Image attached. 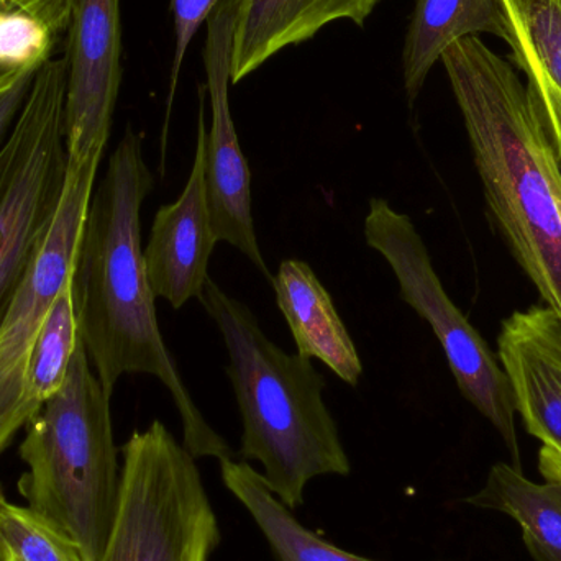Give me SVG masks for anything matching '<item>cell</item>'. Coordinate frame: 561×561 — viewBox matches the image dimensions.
Returning a JSON list of instances; mask_svg holds the SVG:
<instances>
[{"label":"cell","mask_w":561,"mask_h":561,"mask_svg":"<svg viewBox=\"0 0 561 561\" xmlns=\"http://www.w3.org/2000/svg\"><path fill=\"white\" fill-rule=\"evenodd\" d=\"M153 183L141 135L127 127L92 193L69 273L79 339L111 394L124 375L154 376L167 386L180 412L184 448L196 460L236 458L194 404L158 325L140 226Z\"/></svg>","instance_id":"obj_1"},{"label":"cell","mask_w":561,"mask_h":561,"mask_svg":"<svg viewBox=\"0 0 561 561\" xmlns=\"http://www.w3.org/2000/svg\"><path fill=\"white\" fill-rule=\"evenodd\" d=\"M483 184L516 262L561 320V161L514 65L480 36L440 58Z\"/></svg>","instance_id":"obj_2"},{"label":"cell","mask_w":561,"mask_h":561,"mask_svg":"<svg viewBox=\"0 0 561 561\" xmlns=\"http://www.w3.org/2000/svg\"><path fill=\"white\" fill-rule=\"evenodd\" d=\"M222 333L242 415L240 457L262 465L270 490L299 510L307 484L348 477V455L323 401L325 381L309 358L289 355L263 333L255 313L207 278L199 297Z\"/></svg>","instance_id":"obj_3"},{"label":"cell","mask_w":561,"mask_h":561,"mask_svg":"<svg viewBox=\"0 0 561 561\" xmlns=\"http://www.w3.org/2000/svg\"><path fill=\"white\" fill-rule=\"evenodd\" d=\"M111 392L79 343L65 386L30 419L16 483L26 507L68 537L84 561H102L121 504Z\"/></svg>","instance_id":"obj_4"},{"label":"cell","mask_w":561,"mask_h":561,"mask_svg":"<svg viewBox=\"0 0 561 561\" xmlns=\"http://www.w3.org/2000/svg\"><path fill=\"white\" fill-rule=\"evenodd\" d=\"M121 504L102 561H210L220 527L196 458L163 422L130 435Z\"/></svg>","instance_id":"obj_5"},{"label":"cell","mask_w":561,"mask_h":561,"mask_svg":"<svg viewBox=\"0 0 561 561\" xmlns=\"http://www.w3.org/2000/svg\"><path fill=\"white\" fill-rule=\"evenodd\" d=\"M66 56L33 76L28 95L0 145V323L42 252L68 176Z\"/></svg>","instance_id":"obj_6"},{"label":"cell","mask_w":561,"mask_h":561,"mask_svg":"<svg viewBox=\"0 0 561 561\" xmlns=\"http://www.w3.org/2000/svg\"><path fill=\"white\" fill-rule=\"evenodd\" d=\"M365 240L391 266L399 296L434 330L463 398L496 428L520 468L516 409L506 373L483 336L450 299L427 247L411 217L373 197L365 219Z\"/></svg>","instance_id":"obj_7"},{"label":"cell","mask_w":561,"mask_h":561,"mask_svg":"<svg viewBox=\"0 0 561 561\" xmlns=\"http://www.w3.org/2000/svg\"><path fill=\"white\" fill-rule=\"evenodd\" d=\"M98 170V163L68 168L51 232L0 323V455L32 419L23 394L30 350L53 300L68 284Z\"/></svg>","instance_id":"obj_8"},{"label":"cell","mask_w":561,"mask_h":561,"mask_svg":"<svg viewBox=\"0 0 561 561\" xmlns=\"http://www.w3.org/2000/svg\"><path fill=\"white\" fill-rule=\"evenodd\" d=\"M239 7L240 0H222L207 19L203 59L213 108V124L206 138L207 203L217 242L236 247L273 280L253 222L252 173L230 112V56Z\"/></svg>","instance_id":"obj_9"},{"label":"cell","mask_w":561,"mask_h":561,"mask_svg":"<svg viewBox=\"0 0 561 561\" xmlns=\"http://www.w3.org/2000/svg\"><path fill=\"white\" fill-rule=\"evenodd\" d=\"M68 168L101 164L122 84L121 0H75L65 45Z\"/></svg>","instance_id":"obj_10"},{"label":"cell","mask_w":561,"mask_h":561,"mask_svg":"<svg viewBox=\"0 0 561 561\" xmlns=\"http://www.w3.org/2000/svg\"><path fill=\"white\" fill-rule=\"evenodd\" d=\"M204 92L206 89L199 88L196 154L190 180L174 203L158 209L150 240L144 250L154 296L163 297L174 309H181L194 297L199 299L209 278L210 256L219 243L207 203Z\"/></svg>","instance_id":"obj_11"},{"label":"cell","mask_w":561,"mask_h":561,"mask_svg":"<svg viewBox=\"0 0 561 561\" xmlns=\"http://www.w3.org/2000/svg\"><path fill=\"white\" fill-rule=\"evenodd\" d=\"M497 358L527 432L561 455V320L550 307L517 310L501 325Z\"/></svg>","instance_id":"obj_12"},{"label":"cell","mask_w":561,"mask_h":561,"mask_svg":"<svg viewBox=\"0 0 561 561\" xmlns=\"http://www.w3.org/2000/svg\"><path fill=\"white\" fill-rule=\"evenodd\" d=\"M382 0H240L230 84H239L289 46L312 39L323 26L350 20L365 26Z\"/></svg>","instance_id":"obj_13"},{"label":"cell","mask_w":561,"mask_h":561,"mask_svg":"<svg viewBox=\"0 0 561 561\" xmlns=\"http://www.w3.org/2000/svg\"><path fill=\"white\" fill-rule=\"evenodd\" d=\"M272 284L297 355L319 359L355 388L363 375L362 359L329 290L312 268L300 260H284Z\"/></svg>","instance_id":"obj_14"},{"label":"cell","mask_w":561,"mask_h":561,"mask_svg":"<svg viewBox=\"0 0 561 561\" xmlns=\"http://www.w3.org/2000/svg\"><path fill=\"white\" fill-rule=\"evenodd\" d=\"M513 61L561 161V0H501Z\"/></svg>","instance_id":"obj_15"},{"label":"cell","mask_w":561,"mask_h":561,"mask_svg":"<svg viewBox=\"0 0 561 561\" xmlns=\"http://www.w3.org/2000/svg\"><path fill=\"white\" fill-rule=\"evenodd\" d=\"M480 33L510 43L501 0H417L402 48V78L409 104L414 105L445 49Z\"/></svg>","instance_id":"obj_16"},{"label":"cell","mask_w":561,"mask_h":561,"mask_svg":"<svg viewBox=\"0 0 561 561\" xmlns=\"http://www.w3.org/2000/svg\"><path fill=\"white\" fill-rule=\"evenodd\" d=\"M465 503L511 517L534 560L561 561V483H536L513 465L496 463L484 486Z\"/></svg>","instance_id":"obj_17"},{"label":"cell","mask_w":561,"mask_h":561,"mask_svg":"<svg viewBox=\"0 0 561 561\" xmlns=\"http://www.w3.org/2000/svg\"><path fill=\"white\" fill-rule=\"evenodd\" d=\"M219 463L224 484L249 511L275 561H376L346 552L306 529L249 461L226 458Z\"/></svg>","instance_id":"obj_18"},{"label":"cell","mask_w":561,"mask_h":561,"mask_svg":"<svg viewBox=\"0 0 561 561\" xmlns=\"http://www.w3.org/2000/svg\"><path fill=\"white\" fill-rule=\"evenodd\" d=\"M75 0H0V66L35 75L68 33Z\"/></svg>","instance_id":"obj_19"},{"label":"cell","mask_w":561,"mask_h":561,"mask_svg":"<svg viewBox=\"0 0 561 561\" xmlns=\"http://www.w3.org/2000/svg\"><path fill=\"white\" fill-rule=\"evenodd\" d=\"M79 343L81 339L68 280L53 300L30 350L23 394L32 417L45 402L61 391Z\"/></svg>","instance_id":"obj_20"},{"label":"cell","mask_w":561,"mask_h":561,"mask_svg":"<svg viewBox=\"0 0 561 561\" xmlns=\"http://www.w3.org/2000/svg\"><path fill=\"white\" fill-rule=\"evenodd\" d=\"M0 543L7 561H84L78 547L30 507L10 503L0 488Z\"/></svg>","instance_id":"obj_21"},{"label":"cell","mask_w":561,"mask_h":561,"mask_svg":"<svg viewBox=\"0 0 561 561\" xmlns=\"http://www.w3.org/2000/svg\"><path fill=\"white\" fill-rule=\"evenodd\" d=\"M222 0H170L171 13L174 22V58L171 66L170 95H168V108L173 104L176 94L178 81H180L181 68L186 58L187 48L196 36L197 30L207 22L210 13Z\"/></svg>","instance_id":"obj_22"},{"label":"cell","mask_w":561,"mask_h":561,"mask_svg":"<svg viewBox=\"0 0 561 561\" xmlns=\"http://www.w3.org/2000/svg\"><path fill=\"white\" fill-rule=\"evenodd\" d=\"M33 76H25L5 94L0 95V145L9 135L10 128L13 127L16 115L22 111L23 102H25L30 85H32Z\"/></svg>","instance_id":"obj_23"},{"label":"cell","mask_w":561,"mask_h":561,"mask_svg":"<svg viewBox=\"0 0 561 561\" xmlns=\"http://www.w3.org/2000/svg\"><path fill=\"white\" fill-rule=\"evenodd\" d=\"M539 470L546 481L561 483V455L543 445L539 454Z\"/></svg>","instance_id":"obj_24"},{"label":"cell","mask_w":561,"mask_h":561,"mask_svg":"<svg viewBox=\"0 0 561 561\" xmlns=\"http://www.w3.org/2000/svg\"><path fill=\"white\" fill-rule=\"evenodd\" d=\"M22 78H25V76L13 75L9 69L0 66V95L5 94V92L9 91V89H12L13 85H15Z\"/></svg>","instance_id":"obj_25"},{"label":"cell","mask_w":561,"mask_h":561,"mask_svg":"<svg viewBox=\"0 0 561 561\" xmlns=\"http://www.w3.org/2000/svg\"><path fill=\"white\" fill-rule=\"evenodd\" d=\"M0 561H7L5 550H3L2 543H0Z\"/></svg>","instance_id":"obj_26"}]
</instances>
